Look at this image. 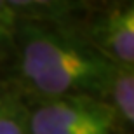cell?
Returning <instances> with one entry per match:
<instances>
[{"mask_svg": "<svg viewBox=\"0 0 134 134\" xmlns=\"http://www.w3.org/2000/svg\"><path fill=\"white\" fill-rule=\"evenodd\" d=\"M113 99L117 110L125 122H134V77L132 66H124V70L113 77Z\"/></svg>", "mask_w": 134, "mask_h": 134, "instance_id": "277c9868", "label": "cell"}, {"mask_svg": "<svg viewBox=\"0 0 134 134\" xmlns=\"http://www.w3.org/2000/svg\"><path fill=\"white\" fill-rule=\"evenodd\" d=\"M4 35H5V33H2V31H0V38H2V37H4Z\"/></svg>", "mask_w": 134, "mask_h": 134, "instance_id": "ba28073f", "label": "cell"}, {"mask_svg": "<svg viewBox=\"0 0 134 134\" xmlns=\"http://www.w3.org/2000/svg\"><path fill=\"white\" fill-rule=\"evenodd\" d=\"M103 40L108 51L124 66H132L134 61V10L124 7L111 12L104 23Z\"/></svg>", "mask_w": 134, "mask_h": 134, "instance_id": "3957f363", "label": "cell"}, {"mask_svg": "<svg viewBox=\"0 0 134 134\" xmlns=\"http://www.w3.org/2000/svg\"><path fill=\"white\" fill-rule=\"evenodd\" d=\"M0 134H25L23 120L16 111H7L0 108Z\"/></svg>", "mask_w": 134, "mask_h": 134, "instance_id": "5b68a950", "label": "cell"}, {"mask_svg": "<svg viewBox=\"0 0 134 134\" xmlns=\"http://www.w3.org/2000/svg\"><path fill=\"white\" fill-rule=\"evenodd\" d=\"M110 106L84 98L58 99L40 106L31 117V134H113Z\"/></svg>", "mask_w": 134, "mask_h": 134, "instance_id": "7a4b0ae2", "label": "cell"}, {"mask_svg": "<svg viewBox=\"0 0 134 134\" xmlns=\"http://www.w3.org/2000/svg\"><path fill=\"white\" fill-rule=\"evenodd\" d=\"M21 70L35 89L51 96L99 91L111 79V66L104 58L51 33L26 38Z\"/></svg>", "mask_w": 134, "mask_h": 134, "instance_id": "6da1fadb", "label": "cell"}, {"mask_svg": "<svg viewBox=\"0 0 134 134\" xmlns=\"http://www.w3.org/2000/svg\"><path fill=\"white\" fill-rule=\"evenodd\" d=\"M33 7H40V9H54L59 5L61 0H31Z\"/></svg>", "mask_w": 134, "mask_h": 134, "instance_id": "52a82bcc", "label": "cell"}, {"mask_svg": "<svg viewBox=\"0 0 134 134\" xmlns=\"http://www.w3.org/2000/svg\"><path fill=\"white\" fill-rule=\"evenodd\" d=\"M12 21H14V9L7 0H0V31L5 33L12 26Z\"/></svg>", "mask_w": 134, "mask_h": 134, "instance_id": "8992f818", "label": "cell"}]
</instances>
